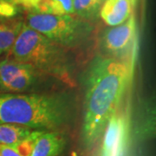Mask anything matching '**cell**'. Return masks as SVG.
Segmentation results:
<instances>
[{"instance_id":"16","label":"cell","mask_w":156,"mask_h":156,"mask_svg":"<svg viewBox=\"0 0 156 156\" xmlns=\"http://www.w3.org/2000/svg\"><path fill=\"white\" fill-rule=\"evenodd\" d=\"M19 11L18 6L0 0V18H12Z\"/></svg>"},{"instance_id":"21","label":"cell","mask_w":156,"mask_h":156,"mask_svg":"<svg viewBox=\"0 0 156 156\" xmlns=\"http://www.w3.org/2000/svg\"><path fill=\"white\" fill-rule=\"evenodd\" d=\"M101 2H102V3H103V2H104V1H105V0H101Z\"/></svg>"},{"instance_id":"10","label":"cell","mask_w":156,"mask_h":156,"mask_svg":"<svg viewBox=\"0 0 156 156\" xmlns=\"http://www.w3.org/2000/svg\"><path fill=\"white\" fill-rule=\"evenodd\" d=\"M23 24V23L19 20L0 23V56L11 50Z\"/></svg>"},{"instance_id":"9","label":"cell","mask_w":156,"mask_h":156,"mask_svg":"<svg viewBox=\"0 0 156 156\" xmlns=\"http://www.w3.org/2000/svg\"><path fill=\"white\" fill-rule=\"evenodd\" d=\"M33 130L13 124H0V145L16 147Z\"/></svg>"},{"instance_id":"11","label":"cell","mask_w":156,"mask_h":156,"mask_svg":"<svg viewBox=\"0 0 156 156\" xmlns=\"http://www.w3.org/2000/svg\"><path fill=\"white\" fill-rule=\"evenodd\" d=\"M35 12L56 16L72 15L73 0H40Z\"/></svg>"},{"instance_id":"15","label":"cell","mask_w":156,"mask_h":156,"mask_svg":"<svg viewBox=\"0 0 156 156\" xmlns=\"http://www.w3.org/2000/svg\"><path fill=\"white\" fill-rule=\"evenodd\" d=\"M42 132H43L42 130H33L30 134V135L24 140H23L15 148L22 156H30L31 152L33 150L36 140Z\"/></svg>"},{"instance_id":"20","label":"cell","mask_w":156,"mask_h":156,"mask_svg":"<svg viewBox=\"0 0 156 156\" xmlns=\"http://www.w3.org/2000/svg\"><path fill=\"white\" fill-rule=\"evenodd\" d=\"M130 3H131V5H132V8H134L136 3H137V0H130Z\"/></svg>"},{"instance_id":"14","label":"cell","mask_w":156,"mask_h":156,"mask_svg":"<svg viewBox=\"0 0 156 156\" xmlns=\"http://www.w3.org/2000/svg\"><path fill=\"white\" fill-rule=\"evenodd\" d=\"M34 80H35V69L33 68H30L5 84L2 88V90L10 91V92H22L28 89L32 85Z\"/></svg>"},{"instance_id":"7","label":"cell","mask_w":156,"mask_h":156,"mask_svg":"<svg viewBox=\"0 0 156 156\" xmlns=\"http://www.w3.org/2000/svg\"><path fill=\"white\" fill-rule=\"evenodd\" d=\"M131 15L130 0H105L100 10L101 18L110 27L125 23Z\"/></svg>"},{"instance_id":"18","label":"cell","mask_w":156,"mask_h":156,"mask_svg":"<svg viewBox=\"0 0 156 156\" xmlns=\"http://www.w3.org/2000/svg\"><path fill=\"white\" fill-rule=\"evenodd\" d=\"M40 0H26V5L25 9L30 10V11H35L37 6L38 5Z\"/></svg>"},{"instance_id":"4","label":"cell","mask_w":156,"mask_h":156,"mask_svg":"<svg viewBox=\"0 0 156 156\" xmlns=\"http://www.w3.org/2000/svg\"><path fill=\"white\" fill-rule=\"evenodd\" d=\"M24 23L62 47L77 45L92 31L90 23L72 15L56 16L30 11Z\"/></svg>"},{"instance_id":"1","label":"cell","mask_w":156,"mask_h":156,"mask_svg":"<svg viewBox=\"0 0 156 156\" xmlns=\"http://www.w3.org/2000/svg\"><path fill=\"white\" fill-rule=\"evenodd\" d=\"M132 68L115 58L100 59L89 71L85 99L83 136L91 144L104 132L130 83Z\"/></svg>"},{"instance_id":"3","label":"cell","mask_w":156,"mask_h":156,"mask_svg":"<svg viewBox=\"0 0 156 156\" xmlns=\"http://www.w3.org/2000/svg\"><path fill=\"white\" fill-rule=\"evenodd\" d=\"M11 51L14 60L28 64L35 70L55 76L68 74L67 58L62 47L24 23Z\"/></svg>"},{"instance_id":"2","label":"cell","mask_w":156,"mask_h":156,"mask_svg":"<svg viewBox=\"0 0 156 156\" xmlns=\"http://www.w3.org/2000/svg\"><path fill=\"white\" fill-rule=\"evenodd\" d=\"M69 116V103L59 95H0V124H13L31 130L58 128Z\"/></svg>"},{"instance_id":"17","label":"cell","mask_w":156,"mask_h":156,"mask_svg":"<svg viewBox=\"0 0 156 156\" xmlns=\"http://www.w3.org/2000/svg\"><path fill=\"white\" fill-rule=\"evenodd\" d=\"M0 156H22L16 148L8 146L0 145Z\"/></svg>"},{"instance_id":"12","label":"cell","mask_w":156,"mask_h":156,"mask_svg":"<svg viewBox=\"0 0 156 156\" xmlns=\"http://www.w3.org/2000/svg\"><path fill=\"white\" fill-rule=\"evenodd\" d=\"M101 0H73L74 13L86 22L95 21L100 16Z\"/></svg>"},{"instance_id":"8","label":"cell","mask_w":156,"mask_h":156,"mask_svg":"<svg viewBox=\"0 0 156 156\" xmlns=\"http://www.w3.org/2000/svg\"><path fill=\"white\" fill-rule=\"evenodd\" d=\"M65 146V140L58 133L43 131L36 140L30 156H58Z\"/></svg>"},{"instance_id":"6","label":"cell","mask_w":156,"mask_h":156,"mask_svg":"<svg viewBox=\"0 0 156 156\" xmlns=\"http://www.w3.org/2000/svg\"><path fill=\"white\" fill-rule=\"evenodd\" d=\"M128 120L124 114L115 113L107 123L101 156H123L128 135Z\"/></svg>"},{"instance_id":"13","label":"cell","mask_w":156,"mask_h":156,"mask_svg":"<svg viewBox=\"0 0 156 156\" xmlns=\"http://www.w3.org/2000/svg\"><path fill=\"white\" fill-rule=\"evenodd\" d=\"M30 68L32 67L14 59H5L0 62V89L18 75Z\"/></svg>"},{"instance_id":"5","label":"cell","mask_w":156,"mask_h":156,"mask_svg":"<svg viewBox=\"0 0 156 156\" xmlns=\"http://www.w3.org/2000/svg\"><path fill=\"white\" fill-rule=\"evenodd\" d=\"M137 44V26L133 15L120 25L106 29L101 36V45L109 56L123 57L133 54Z\"/></svg>"},{"instance_id":"19","label":"cell","mask_w":156,"mask_h":156,"mask_svg":"<svg viewBox=\"0 0 156 156\" xmlns=\"http://www.w3.org/2000/svg\"><path fill=\"white\" fill-rule=\"evenodd\" d=\"M1 1H4L6 3H9L11 5H14L19 6L21 5L24 8L25 4H26V0H1Z\"/></svg>"}]
</instances>
